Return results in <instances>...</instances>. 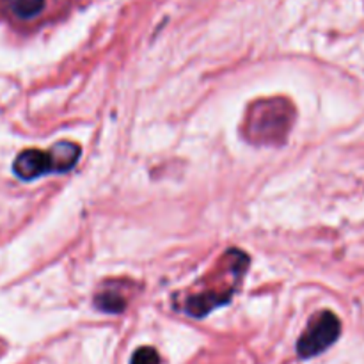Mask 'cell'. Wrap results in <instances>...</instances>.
<instances>
[{
	"label": "cell",
	"instance_id": "obj_3",
	"mask_svg": "<svg viewBox=\"0 0 364 364\" xmlns=\"http://www.w3.org/2000/svg\"><path fill=\"white\" fill-rule=\"evenodd\" d=\"M341 334V322L334 313L323 311L309 323L306 333L302 334L297 343L299 358L309 359L322 354Z\"/></svg>",
	"mask_w": 364,
	"mask_h": 364
},
{
	"label": "cell",
	"instance_id": "obj_5",
	"mask_svg": "<svg viewBox=\"0 0 364 364\" xmlns=\"http://www.w3.org/2000/svg\"><path fill=\"white\" fill-rule=\"evenodd\" d=\"M95 304L105 313H121L127 308V301L116 291H105L95 299Z\"/></svg>",
	"mask_w": 364,
	"mask_h": 364
},
{
	"label": "cell",
	"instance_id": "obj_1",
	"mask_svg": "<svg viewBox=\"0 0 364 364\" xmlns=\"http://www.w3.org/2000/svg\"><path fill=\"white\" fill-rule=\"evenodd\" d=\"M80 159V148L75 142H57L50 151L25 149L14 159L13 171L20 180L32 181L50 173H66Z\"/></svg>",
	"mask_w": 364,
	"mask_h": 364
},
{
	"label": "cell",
	"instance_id": "obj_6",
	"mask_svg": "<svg viewBox=\"0 0 364 364\" xmlns=\"http://www.w3.org/2000/svg\"><path fill=\"white\" fill-rule=\"evenodd\" d=\"M130 364H160V355L155 348L141 347L132 355Z\"/></svg>",
	"mask_w": 364,
	"mask_h": 364
},
{
	"label": "cell",
	"instance_id": "obj_4",
	"mask_svg": "<svg viewBox=\"0 0 364 364\" xmlns=\"http://www.w3.org/2000/svg\"><path fill=\"white\" fill-rule=\"evenodd\" d=\"M0 7L14 21L28 23L41 16L46 7V0H0Z\"/></svg>",
	"mask_w": 364,
	"mask_h": 364
},
{
	"label": "cell",
	"instance_id": "obj_2",
	"mask_svg": "<svg viewBox=\"0 0 364 364\" xmlns=\"http://www.w3.org/2000/svg\"><path fill=\"white\" fill-rule=\"evenodd\" d=\"M294 110L287 100L274 98L255 103L249 112V137L255 142H281L290 130Z\"/></svg>",
	"mask_w": 364,
	"mask_h": 364
}]
</instances>
